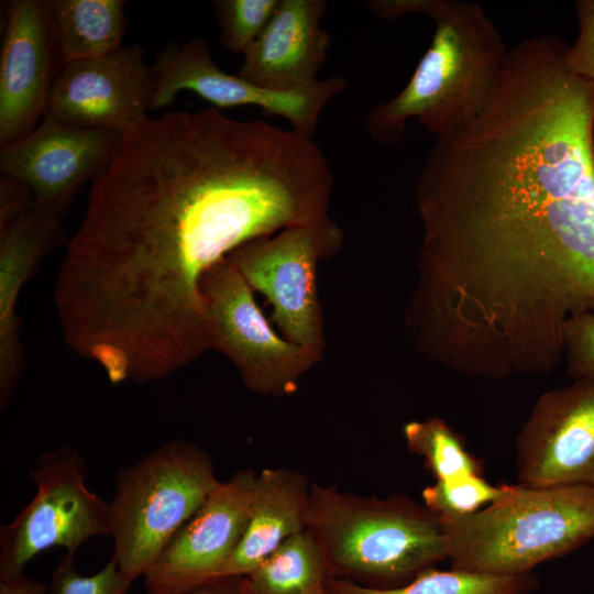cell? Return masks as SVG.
I'll use <instances>...</instances> for the list:
<instances>
[{"mask_svg":"<svg viewBox=\"0 0 594 594\" xmlns=\"http://www.w3.org/2000/svg\"><path fill=\"white\" fill-rule=\"evenodd\" d=\"M563 358L572 380L594 377V315L581 314L565 323Z\"/></svg>","mask_w":594,"mask_h":594,"instance_id":"484cf974","label":"cell"},{"mask_svg":"<svg viewBox=\"0 0 594 594\" xmlns=\"http://www.w3.org/2000/svg\"><path fill=\"white\" fill-rule=\"evenodd\" d=\"M343 239L339 224L326 217L252 240L227 256L250 287L273 306V320L285 339L318 361L326 339L317 266L340 251Z\"/></svg>","mask_w":594,"mask_h":594,"instance_id":"52a82bcc","label":"cell"},{"mask_svg":"<svg viewBox=\"0 0 594 594\" xmlns=\"http://www.w3.org/2000/svg\"><path fill=\"white\" fill-rule=\"evenodd\" d=\"M324 0H280L272 19L243 54L238 72L263 88L290 91L312 85L331 44L320 26Z\"/></svg>","mask_w":594,"mask_h":594,"instance_id":"e0dca14e","label":"cell"},{"mask_svg":"<svg viewBox=\"0 0 594 594\" xmlns=\"http://www.w3.org/2000/svg\"><path fill=\"white\" fill-rule=\"evenodd\" d=\"M433 0H372L366 6L382 19L393 21L406 14H427Z\"/></svg>","mask_w":594,"mask_h":594,"instance_id":"f1b7e54d","label":"cell"},{"mask_svg":"<svg viewBox=\"0 0 594 594\" xmlns=\"http://www.w3.org/2000/svg\"><path fill=\"white\" fill-rule=\"evenodd\" d=\"M30 477L35 496L0 531V576L23 573L31 559L53 547L75 557L89 538L110 536L109 504L86 486V464L75 448L43 453Z\"/></svg>","mask_w":594,"mask_h":594,"instance_id":"9c48e42d","label":"cell"},{"mask_svg":"<svg viewBox=\"0 0 594 594\" xmlns=\"http://www.w3.org/2000/svg\"><path fill=\"white\" fill-rule=\"evenodd\" d=\"M131 584L113 558L96 574L82 576L74 557L66 553L59 559L50 586L54 594H125Z\"/></svg>","mask_w":594,"mask_h":594,"instance_id":"d4e9b609","label":"cell"},{"mask_svg":"<svg viewBox=\"0 0 594 594\" xmlns=\"http://www.w3.org/2000/svg\"><path fill=\"white\" fill-rule=\"evenodd\" d=\"M280 0H215L220 42L233 53L244 54L272 19Z\"/></svg>","mask_w":594,"mask_h":594,"instance_id":"cb8c5ba5","label":"cell"},{"mask_svg":"<svg viewBox=\"0 0 594 594\" xmlns=\"http://www.w3.org/2000/svg\"><path fill=\"white\" fill-rule=\"evenodd\" d=\"M152 69L151 110L170 106L178 92L188 90L217 109L258 107L266 116L286 119L295 132L309 139H312L324 107L349 86L343 77L331 76L297 90L263 88L238 74L221 70L213 62L208 41L202 37L184 44L168 43L156 53Z\"/></svg>","mask_w":594,"mask_h":594,"instance_id":"30bf717a","label":"cell"},{"mask_svg":"<svg viewBox=\"0 0 594 594\" xmlns=\"http://www.w3.org/2000/svg\"><path fill=\"white\" fill-rule=\"evenodd\" d=\"M305 529L330 573L395 582L448 559L439 516L405 496L361 497L314 484Z\"/></svg>","mask_w":594,"mask_h":594,"instance_id":"5b68a950","label":"cell"},{"mask_svg":"<svg viewBox=\"0 0 594 594\" xmlns=\"http://www.w3.org/2000/svg\"><path fill=\"white\" fill-rule=\"evenodd\" d=\"M154 94L152 66L140 44L67 63L52 88L47 113L62 123L124 134L145 121Z\"/></svg>","mask_w":594,"mask_h":594,"instance_id":"9a60e30c","label":"cell"},{"mask_svg":"<svg viewBox=\"0 0 594 594\" xmlns=\"http://www.w3.org/2000/svg\"><path fill=\"white\" fill-rule=\"evenodd\" d=\"M536 574L493 575L465 570L428 569L395 587H370L348 580H328L330 594H529L538 586Z\"/></svg>","mask_w":594,"mask_h":594,"instance_id":"44dd1931","label":"cell"},{"mask_svg":"<svg viewBox=\"0 0 594 594\" xmlns=\"http://www.w3.org/2000/svg\"><path fill=\"white\" fill-rule=\"evenodd\" d=\"M590 150H591L592 165L594 169V112H593L591 128H590Z\"/></svg>","mask_w":594,"mask_h":594,"instance_id":"4dcf8cb0","label":"cell"},{"mask_svg":"<svg viewBox=\"0 0 594 594\" xmlns=\"http://www.w3.org/2000/svg\"><path fill=\"white\" fill-rule=\"evenodd\" d=\"M146 592L147 594H248L243 578L216 579L189 586L154 588Z\"/></svg>","mask_w":594,"mask_h":594,"instance_id":"83f0119b","label":"cell"},{"mask_svg":"<svg viewBox=\"0 0 594 594\" xmlns=\"http://www.w3.org/2000/svg\"><path fill=\"white\" fill-rule=\"evenodd\" d=\"M440 520L452 568L527 574L594 538V486L504 485L482 509Z\"/></svg>","mask_w":594,"mask_h":594,"instance_id":"277c9868","label":"cell"},{"mask_svg":"<svg viewBox=\"0 0 594 594\" xmlns=\"http://www.w3.org/2000/svg\"><path fill=\"white\" fill-rule=\"evenodd\" d=\"M504 485H493L483 474L439 480L422 493L424 505L440 518L473 514L494 502Z\"/></svg>","mask_w":594,"mask_h":594,"instance_id":"603a6c76","label":"cell"},{"mask_svg":"<svg viewBox=\"0 0 594 594\" xmlns=\"http://www.w3.org/2000/svg\"><path fill=\"white\" fill-rule=\"evenodd\" d=\"M327 572L315 538L305 529L285 540L243 580L248 594H330Z\"/></svg>","mask_w":594,"mask_h":594,"instance_id":"ffe728a7","label":"cell"},{"mask_svg":"<svg viewBox=\"0 0 594 594\" xmlns=\"http://www.w3.org/2000/svg\"><path fill=\"white\" fill-rule=\"evenodd\" d=\"M123 0H52L64 65L122 47L128 28Z\"/></svg>","mask_w":594,"mask_h":594,"instance_id":"d6986e66","label":"cell"},{"mask_svg":"<svg viewBox=\"0 0 594 594\" xmlns=\"http://www.w3.org/2000/svg\"><path fill=\"white\" fill-rule=\"evenodd\" d=\"M520 484L594 486V377L542 393L516 440Z\"/></svg>","mask_w":594,"mask_h":594,"instance_id":"8fae6325","label":"cell"},{"mask_svg":"<svg viewBox=\"0 0 594 594\" xmlns=\"http://www.w3.org/2000/svg\"><path fill=\"white\" fill-rule=\"evenodd\" d=\"M122 135L68 125L46 113L25 136L1 147L0 172L25 185L36 205L64 217L80 189L116 155Z\"/></svg>","mask_w":594,"mask_h":594,"instance_id":"4fadbf2b","label":"cell"},{"mask_svg":"<svg viewBox=\"0 0 594 594\" xmlns=\"http://www.w3.org/2000/svg\"><path fill=\"white\" fill-rule=\"evenodd\" d=\"M428 16L433 37L409 81L365 118L382 144L400 141L409 119L435 138L461 127L480 113L503 73L508 51L479 3L433 0Z\"/></svg>","mask_w":594,"mask_h":594,"instance_id":"3957f363","label":"cell"},{"mask_svg":"<svg viewBox=\"0 0 594 594\" xmlns=\"http://www.w3.org/2000/svg\"><path fill=\"white\" fill-rule=\"evenodd\" d=\"M0 594H54L45 583L26 578L23 573L0 576Z\"/></svg>","mask_w":594,"mask_h":594,"instance_id":"f546056e","label":"cell"},{"mask_svg":"<svg viewBox=\"0 0 594 594\" xmlns=\"http://www.w3.org/2000/svg\"><path fill=\"white\" fill-rule=\"evenodd\" d=\"M0 53V147L33 131L47 113L64 66L52 1L7 6Z\"/></svg>","mask_w":594,"mask_h":594,"instance_id":"5bb4252c","label":"cell"},{"mask_svg":"<svg viewBox=\"0 0 594 594\" xmlns=\"http://www.w3.org/2000/svg\"><path fill=\"white\" fill-rule=\"evenodd\" d=\"M333 174L312 139L215 107L147 118L91 183L63 258L85 311L150 351L201 348V280L241 245L327 217Z\"/></svg>","mask_w":594,"mask_h":594,"instance_id":"7a4b0ae2","label":"cell"},{"mask_svg":"<svg viewBox=\"0 0 594 594\" xmlns=\"http://www.w3.org/2000/svg\"><path fill=\"white\" fill-rule=\"evenodd\" d=\"M218 482L210 457L186 440L167 441L118 472L110 537L129 582L146 574Z\"/></svg>","mask_w":594,"mask_h":594,"instance_id":"8992f818","label":"cell"},{"mask_svg":"<svg viewBox=\"0 0 594 594\" xmlns=\"http://www.w3.org/2000/svg\"><path fill=\"white\" fill-rule=\"evenodd\" d=\"M256 474L244 470L218 482L196 514L173 536L144 574L147 590L216 580L245 531Z\"/></svg>","mask_w":594,"mask_h":594,"instance_id":"2e32d148","label":"cell"},{"mask_svg":"<svg viewBox=\"0 0 594 594\" xmlns=\"http://www.w3.org/2000/svg\"><path fill=\"white\" fill-rule=\"evenodd\" d=\"M309 493L299 473L265 469L256 474L245 531L216 579L249 575L285 540L305 530Z\"/></svg>","mask_w":594,"mask_h":594,"instance_id":"ac0fdd59","label":"cell"},{"mask_svg":"<svg viewBox=\"0 0 594 594\" xmlns=\"http://www.w3.org/2000/svg\"><path fill=\"white\" fill-rule=\"evenodd\" d=\"M578 36L568 45L564 62L575 76L594 84V0H578Z\"/></svg>","mask_w":594,"mask_h":594,"instance_id":"4316f807","label":"cell"},{"mask_svg":"<svg viewBox=\"0 0 594 594\" xmlns=\"http://www.w3.org/2000/svg\"><path fill=\"white\" fill-rule=\"evenodd\" d=\"M67 244L62 218L36 205L22 183L0 180V408L9 404L24 367L16 305L41 261Z\"/></svg>","mask_w":594,"mask_h":594,"instance_id":"7c38bea8","label":"cell"},{"mask_svg":"<svg viewBox=\"0 0 594 594\" xmlns=\"http://www.w3.org/2000/svg\"><path fill=\"white\" fill-rule=\"evenodd\" d=\"M566 48L550 34L510 48L486 105L436 138L416 180L409 310L481 362L552 361L568 320L594 315V84Z\"/></svg>","mask_w":594,"mask_h":594,"instance_id":"6da1fadb","label":"cell"},{"mask_svg":"<svg viewBox=\"0 0 594 594\" xmlns=\"http://www.w3.org/2000/svg\"><path fill=\"white\" fill-rule=\"evenodd\" d=\"M201 295L210 350L231 361L251 392L276 397L294 394L318 360L272 329L253 289L227 257L205 274Z\"/></svg>","mask_w":594,"mask_h":594,"instance_id":"ba28073f","label":"cell"},{"mask_svg":"<svg viewBox=\"0 0 594 594\" xmlns=\"http://www.w3.org/2000/svg\"><path fill=\"white\" fill-rule=\"evenodd\" d=\"M403 436L408 450L425 460L436 481L483 474L482 462L470 452L462 436L440 417L409 421Z\"/></svg>","mask_w":594,"mask_h":594,"instance_id":"7402d4cb","label":"cell"}]
</instances>
